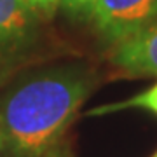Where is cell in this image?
I'll list each match as a JSON object with an SVG mask.
<instances>
[{
	"mask_svg": "<svg viewBox=\"0 0 157 157\" xmlns=\"http://www.w3.org/2000/svg\"><path fill=\"white\" fill-rule=\"evenodd\" d=\"M147 110V112L154 113L157 117V80L150 87H147L145 91H141L138 94L131 96L124 101H117V103H108V105H101L87 112V115L96 117V115H108V113L122 112V110Z\"/></svg>",
	"mask_w": 157,
	"mask_h": 157,
	"instance_id": "cell-5",
	"label": "cell"
},
{
	"mask_svg": "<svg viewBox=\"0 0 157 157\" xmlns=\"http://www.w3.org/2000/svg\"><path fill=\"white\" fill-rule=\"evenodd\" d=\"M96 0H59V4H63V7H67L70 12L73 14H82V16L89 17L93 7H94Z\"/></svg>",
	"mask_w": 157,
	"mask_h": 157,
	"instance_id": "cell-6",
	"label": "cell"
},
{
	"mask_svg": "<svg viewBox=\"0 0 157 157\" xmlns=\"http://www.w3.org/2000/svg\"><path fill=\"white\" fill-rule=\"evenodd\" d=\"M26 2L40 12H51L59 6V0H26Z\"/></svg>",
	"mask_w": 157,
	"mask_h": 157,
	"instance_id": "cell-7",
	"label": "cell"
},
{
	"mask_svg": "<svg viewBox=\"0 0 157 157\" xmlns=\"http://www.w3.org/2000/svg\"><path fill=\"white\" fill-rule=\"evenodd\" d=\"M93 82L80 67H56L19 80L0 98V143L14 157H42L56 145Z\"/></svg>",
	"mask_w": 157,
	"mask_h": 157,
	"instance_id": "cell-1",
	"label": "cell"
},
{
	"mask_svg": "<svg viewBox=\"0 0 157 157\" xmlns=\"http://www.w3.org/2000/svg\"><path fill=\"white\" fill-rule=\"evenodd\" d=\"M152 157H157V152H155V154H154V155H152Z\"/></svg>",
	"mask_w": 157,
	"mask_h": 157,
	"instance_id": "cell-8",
	"label": "cell"
},
{
	"mask_svg": "<svg viewBox=\"0 0 157 157\" xmlns=\"http://www.w3.org/2000/svg\"><path fill=\"white\" fill-rule=\"evenodd\" d=\"M40 14L26 0H0V82L32 56L42 32Z\"/></svg>",
	"mask_w": 157,
	"mask_h": 157,
	"instance_id": "cell-2",
	"label": "cell"
},
{
	"mask_svg": "<svg viewBox=\"0 0 157 157\" xmlns=\"http://www.w3.org/2000/svg\"><path fill=\"white\" fill-rule=\"evenodd\" d=\"M52 157H61V155H58V154H56V155H52Z\"/></svg>",
	"mask_w": 157,
	"mask_h": 157,
	"instance_id": "cell-9",
	"label": "cell"
},
{
	"mask_svg": "<svg viewBox=\"0 0 157 157\" xmlns=\"http://www.w3.org/2000/svg\"><path fill=\"white\" fill-rule=\"evenodd\" d=\"M89 17L103 39L117 44L155 21L157 0H96Z\"/></svg>",
	"mask_w": 157,
	"mask_h": 157,
	"instance_id": "cell-3",
	"label": "cell"
},
{
	"mask_svg": "<svg viewBox=\"0 0 157 157\" xmlns=\"http://www.w3.org/2000/svg\"><path fill=\"white\" fill-rule=\"evenodd\" d=\"M110 58L113 65L131 75L157 77V23L113 44Z\"/></svg>",
	"mask_w": 157,
	"mask_h": 157,
	"instance_id": "cell-4",
	"label": "cell"
}]
</instances>
